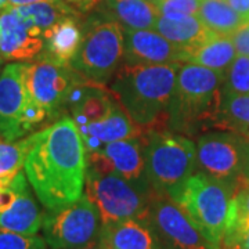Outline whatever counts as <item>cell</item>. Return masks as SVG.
Wrapping results in <instances>:
<instances>
[{"mask_svg":"<svg viewBox=\"0 0 249 249\" xmlns=\"http://www.w3.org/2000/svg\"><path fill=\"white\" fill-rule=\"evenodd\" d=\"M28 180L49 211L78 201L86 180V148L71 118L29 136L25 158Z\"/></svg>","mask_w":249,"mask_h":249,"instance_id":"6da1fadb","label":"cell"},{"mask_svg":"<svg viewBox=\"0 0 249 249\" xmlns=\"http://www.w3.org/2000/svg\"><path fill=\"white\" fill-rule=\"evenodd\" d=\"M178 65H127L115 73L111 91L116 103L145 134L169 129V107Z\"/></svg>","mask_w":249,"mask_h":249,"instance_id":"7a4b0ae2","label":"cell"},{"mask_svg":"<svg viewBox=\"0 0 249 249\" xmlns=\"http://www.w3.org/2000/svg\"><path fill=\"white\" fill-rule=\"evenodd\" d=\"M224 78L204 65L181 62L170 101L169 129L184 134L213 129L222 108Z\"/></svg>","mask_w":249,"mask_h":249,"instance_id":"3957f363","label":"cell"},{"mask_svg":"<svg viewBox=\"0 0 249 249\" xmlns=\"http://www.w3.org/2000/svg\"><path fill=\"white\" fill-rule=\"evenodd\" d=\"M145 178L151 190L176 201L194 175L196 166V144L184 136L168 130L144 136Z\"/></svg>","mask_w":249,"mask_h":249,"instance_id":"277c9868","label":"cell"},{"mask_svg":"<svg viewBox=\"0 0 249 249\" xmlns=\"http://www.w3.org/2000/svg\"><path fill=\"white\" fill-rule=\"evenodd\" d=\"M235 187L198 172L187 180L176 198L204 234L212 249H220L232 219Z\"/></svg>","mask_w":249,"mask_h":249,"instance_id":"5b68a950","label":"cell"},{"mask_svg":"<svg viewBox=\"0 0 249 249\" xmlns=\"http://www.w3.org/2000/svg\"><path fill=\"white\" fill-rule=\"evenodd\" d=\"M86 196L97 208L103 224L147 222L155 193L147 180L133 181L112 172L86 170Z\"/></svg>","mask_w":249,"mask_h":249,"instance_id":"8992f818","label":"cell"},{"mask_svg":"<svg viewBox=\"0 0 249 249\" xmlns=\"http://www.w3.org/2000/svg\"><path fill=\"white\" fill-rule=\"evenodd\" d=\"M124 46V28L118 21H94L86 27L71 67L86 79L106 83L121 68Z\"/></svg>","mask_w":249,"mask_h":249,"instance_id":"52a82bcc","label":"cell"},{"mask_svg":"<svg viewBox=\"0 0 249 249\" xmlns=\"http://www.w3.org/2000/svg\"><path fill=\"white\" fill-rule=\"evenodd\" d=\"M196 166L201 173L231 184L235 190L249 181L245 172L249 142L230 132H213L199 137L196 145Z\"/></svg>","mask_w":249,"mask_h":249,"instance_id":"ba28073f","label":"cell"},{"mask_svg":"<svg viewBox=\"0 0 249 249\" xmlns=\"http://www.w3.org/2000/svg\"><path fill=\"white\" fill-rule=\"evenodd\" d=\"M97 208L86 196L43 217L46 242L52 249H73L98 240L101 226Z\"/></svg>","mask_w":249,"mask_h":249,"instance_id":"9c48e42d","label":"cell"},{"mask_svg":"<svg viewBox=\"0 0 249 249\" xmlns=\"http://www.w3.org/2000/svg\"><path fill=\"white\" fill-rule=\"evenodd\" d=\"M147 223L165 249H212L187 212L170 198L155 194Z\"/></svg>","mask_w":249,"mask_h":249,"instance_id":"30bf717a","label":"cell"},{"mask_svg":"<svg viewBox=\"0 0 249 249\" xmlns=\"http://www.w3.org/2000/svg\"><path fill=\"white\" fill-rule=\"evenodd\" d=\"M79 78L80 75L71 65L54 61L46 54L27 65L25 70L29 96L45 108L49 115H54L60 108L65 107L67 97Z\"/></svg>","mask_w":249,"mask_h":249,"instance_id":"8fae6325","label":"cell"},{"mask_svg":"<svg viewBox=\"0 0 249 249\" xmlns=\"http://www.w3.org/2000/svg\"><path fill=\"white\" fill-rule=\"evenodd\" d=\"M27 64H10L0 75V136L14 142L24 136L21 114L29 100L25 85Z\"/></svg>","mask_w":249,"mask_h":249,"instance_id":"7c38bea8","label":"cell"},{"mask_svg":"<svg viewBox=\"0 0 249 249\" xmlns=\"http://www.w3.org/2000/svg\"><path fill=\"white\" fill-rule=\"evenodd\" d=\"M89 169L112 172L133 181L145 178L144 137L107 142L101 150L89 152Z\"/></svg>","mask_w":249,"mask_h":249,"instance_id":"4fadbf2b","label":"cell"},{"mask_svg":"<svg viewBox=\"0 0 249 249\" xmlns=\"http://www.w3.org/2000/svg\"><path fill=\"white\" fill-rule=\"evenodd\" d=\"M124 58L127 65H180L186 62V52L157 31L124 29Z\"/></svg>","mask_w":249,"mask_h":249,"instance_id":"5bb4252c","label":"cell"},{"mask_svg":"<svg viewBox=\"0 0 249 249\" xmlns=\"http://www.w3.org/2000/svg\"><path fill=\"white\" fill-rule=\"evenodd\" d=\"M43 34L7 7L0 14V55L6 60L29 61L43 50Z\"/></svg>","mask_w":249,"mask_h":249,"instance_id":"9a60e30c","label":"cell"},{"mask_svg":"<svg viewBox=\"0 0 249 249\" xmlns=\"http://www.w3.org/2000/svg\"><path fill=\"white\" fill-rule=\"evenodd\" d=\"M98 238L106 249H162L151 226L134 219L103 224Z\"/></svg>","mask_w":249,"mask_h":249,"instance_id":"2e32d148","label":"cell"},{"mask_svg":"<svg viewBox=\"0 0 249 249\" xmlns=\"http://www.w3.org/2000/svg\"><path fill=\"white\" fill-rule=\"evenodd\" d=\"M154 29L184 52L204 45L216 36L196 16H186L175 19L160 16Z\"/></svg>","mask_w":249,"mask_h":249,"instance_id":"e0dca14e","label":"cell"},{"mask_svg":"<svg viewBox=\"0 0 249 249\" xmlns=\"http://www.w3.org/2000/svg\"><path fill=\"white\" fill-rule=\"evenodd\" d=\"M78 129L82 139L94 137L106 144L127 139H140L145 136L142 127L134 124L119 104L106 119L79 126Z\"/></svg>","mask_w":249,"mask_h":249,"instance_id":"ac0fdd59","label":"cell"},{"mask_svg":"<svg viewBox=\"0 0 249 249\" xmlns=\"http://www.w3.org/2000/svg\"><path fill=\"white\" fill-rule=\"evenodd\" d=\"M45 214L32 198L29 190H22L16 201L3 212H0V227L10 231L34 235L43 226Z\"/></svg>","mask_w":249,"mask_h":249,"instance_id":"d6986e66","label":"cell"},{"mask_svg":"<svg viewBox=\"0 0 249 249\" xmlns=\"http://www.w3.org/2000/svg\"><path fill=\"white\" fill-rule=\"evenodd\" d=\"M82 32L72 16L62 18L50 31H47L43 39L46 40V55L54 61L71 65L82 43Z\"/></svg>","mask_w":249,"mask_h":249,"instance_id":"ffe728a7","label":"cell"},{"mask_svg":"<svg viewBox=\"0 0 249 249\" xmlns=\"http://www.w3.org/2000/svg\"><path fill=\"white\" fill-rule=\"evenodd\" d=\"M118 106L111 89L106 88L104 83L89 80L88 89L79 104L72 109L76 126L98 122L106 119L114 108Z\"/></svg>","mask_w":249,"mask_h":249,"instance_id":"44dd1931","label":"cell"},{"mask_svg":"<svg viewBox=\"0 0 249 249\" xmlns=\"http://www.w3.org/2000/svg\"><path fill=\"white\" fill-rule=\"evenodd\" d=\"M235 57L237 50L231 37L222 35H216L209 42L186 52V61L204 65L224 75Z\"/></svg>","mask_w":249,"mask_h":249,"instance_id":"7402d4cb","label":"cell"},{"mask_svg":"<svg viewBox=\"0 0 249 249\" xmlns=\"http://www.w3.org/2000/svg\"><path fill=\"white\" fill-rule=\"evenodd\" d=\"M124 29H151L160 17L157 0H118L109 6Z\"/></svg>","mask_w":249,"mask_h":249,"instance_id":"603a6c76","label":"cell"},{"mask_svg":"<svg viewBox=\"0 0 249 249\" xmlns=\"http://www.w3.org/2000/svg\"><path fill=\"white\" fill-rule=\"evenodd\" d=\"M213 129L230 132L249 142V94L223 93L222 108Z\"/></svg>","mask_w":249,"mask_h":249,"instance_id":"cb8c5ba5","label":"cell"},{"mask_svg":"<svg viewBox=\"0 0 249 249\" xmlns=\"http://www.w3.org/2000/svg\"><path fill=\"white\" fill-rule=\"evenodd\" d=\"M196 16L212 32L222 36H231L247 24L227 0H202Z\"/></svg>","mask_w":249,"mask_h":249,"instance_id":"d4e9b609","label":"cell"},{"mask_svg":"<svg viewBox=\"0 0 249 249\" xmlns=\"http://www.w3.org/2000/svg\"><path fill=\"white\" fill-rule=\"evenodd\" d=\"M27 24L37 28L43 35L61 21L62 18L73 16V10L62 0L40 1L21 7H11Z\"/></svg>","mask_w":249,"mask_h":249,"instance_id":"484cf974","label":"cell"},{"mask_svg":"<svg viewBox=\"0 0 249 249\" xmlns=\"http://www.w3.org/2000/svg\"><path fill=\"white\" fill-rule=\"evenodd\" d=\"M29 137L19 142H6L0 136V176L14 178L21 168L25 165Z\"/></svg>","mask_w":249,"mask_h":249,"instance_id":"4316f807","label":"cell"},{"mask_svg":"<svg viewBox=\"0 0 249 249\" xmlns=\"http://www.w3.org/2000/svg\"><path fill=\"white\" fill-rule=\"evenodd\" d=\"M224 93L249 94V57L237 54L226 72Z\"/></svg>","mask_w":249,"mask_h":249,"instance_id":"83f0119b","label":"cell"},{"mask_svg":"<svg viewBox=\"0 0 249 249\" xmlns=\"http://www.w3.org/2000/svg\"><path fill=\"white\" fill-rule=\"evenodd\" d=\"M46 244L36 234L25 235L0 227V249H46Z\"/></svg>","mask_w":249,"mask_h":249,"instance_id":"f1b7e54d","label":"cell"},{"mask_svg":"<svg viewBox=\"0 0 249 249\" xmlns=\"http://www.w3.org/2000/svg\"><path fill=\"white\" fill-rule=\"evenodd\" d=\"M202 0H157L160 14L166 18L196 16Z\"/></svg>","mask_w":249,"mask_h":249,"instance_id":"f546056e","label":"cell"},{"mask_svg":"<svg viewBox=\"0 0 249 249\" xmlns=\"http://www.w3.org/2000/svg\"><path fill=\"white\" fill-rule=\"evenodd\" d=\"M231 224L249 226V181L244 183L235 190L232 202Z\"/></svg>","mask_w":249,"mask_h":249,"instance_id":"4dcf8cb0","label":"cell"},{"mask_svg":"<svg viewBox=\"0 0 249 249\" xmlns=\"http://www.w3.org/2000/svg\"><path fill=\"white\" fill-rule=\"evenodd\" d=\"M49 115L47 111L42 107L40 104H37L32 97H29L27 106L24 108L22 114H21V129L24 134L31 132L36 124L45 121L46 116Z\"/></svg>","mask_w":249,"mask_h":249,"instance_id":"1f68e13d","label":"cell"},{"mask_svg":"<svg viewBox=\"0 0 249 249\" xmlns=\"http://www.w3.org/2000/svg\"><path fill=\"white\" fill-rule=\"evenodd\" d=\"M220 249H249V226L231 224L224 234Z\"/></svg>","mask_w":249,"mask_h":249,"instance_id":"d6a6232c","label":"cell"},{"mask_svg":"<svg viewBox=\"0 0 249 249\" xmlns=\"http://www.w3.org/2000/svg\"><path fill=\"white\" fill-rule=\"evenodd\" d=\"M230 37H231L232 43L235 46L237 54L249 57V22L244 24Z\"/></svg>","mask_w":249,"mask_h":249,"instance_id":"836d02e7","label":"cell"},{"mask_svg":"<svg viewBox=\"0 0 249 249\" xmlns=\"http://www.w3.org/2000/svg\"><path fill=\"white\" fill-rule=\"evenodd\" d=\"M62 1H65L70 7L79 10L82 13H88L96 9L101 0H62Z\"/></svg>","mask_w":249,"mask_h":249,"instance_id":"e575fe53","label":"cell"},{"mask_svg":"<svg viewBox=\"0 0 249 249\" xmlns=\"http://www.w3.org/2000/svg\"><path fill=\"white\" fill-rule=\"evenodd\" d=\"M227 3L244 18L245 22H249V0H227Z\"/></svg>","mask_w":249,"mask_h":249,"instance_id":"d590c367","label":"cell"},{"mask_svg":"<svg viewBox=\"0 0 249 249\" xmlns=\"http://www.w3.org/2000/svg\"><path fill=\"white\" fill-rule=\"evenodd\" d=\"M40 1H55V0H9V7H21V6L40 3Z\"/></svg>","mask_w":249,"mask_h":249,"instance_id":"8d00e7d4","label":"cell"},{"mask_svg":"<svg viewBox=\"0 0 249 249\" xmlns=\"http://www.w3.org/2000/svg\"><path fill=\"white\" fill-rule=\"evenodd\" d=\"M73 249H106L104 248V245L101 244V241L100 238L96 241H93V242H90L88 245H83V247H79V248H73Z\"/></svg>","mask_w":249,"mask_h":249,"instance_id":"74e56055","label":"cell"},{"mask_svg":"<svg viewBox=\"0 0 249 249\" xmlns=\"http://www.w3.org/2000/svg\"><path fill=\"white\" fill-rule=\"evenodd\" d=\"M11 178H1V176H0V188H3L4 186H7L10 181H11Z\"/></svg>","mask_w":249,"mask_h":249,"instance_id":"f35d334b","label":"cell"},{"mask_svg":"<svg viewBox=\"0 0 249 249\" xmlns=\"http://www.w3.org/2000/svg\"><path fill=\"white\" fill-rule=\"evenodd\" d=\"M9 7V0H0V10H6Z\"/></svg>","mask_w":249,"mask_h":249,"instance_id":"ab89813d","label":"cell"},{"mask_svg":"<svg viewBox=\"0 0 249 249\" xmlns=\"http://www.w3.org/2000/svg\"><path fill=\"white\" fill-rule=\"evenodd\" d=\"M245 176L249 180V158H248V165H247V172H245Z\"/></svg>","mask_w":249,"mask_h":249,"instance_id":"60d3db41","label":"cell"},{"mask_svg":"<svg viewBox=\"0 0 249 249\" xmlns=\"http://www.w3.org/2000/svg\"><path fill=\"white\" fill-rule=\"evenodd\" d=\"M115 1H118V0H107L108 6H111V4H112V3H115Z\"/></svg>","mask_w":249,"mask_h":249,"instance_id":"b9f144b4","label":"cell"},{"mask_svg":"<svg viewBox=\"0 0 249 249\" xmlns=\"http://www.w3.org/2000/svg\"><path fill=\"white\" fill-rule=\"evenodd\" d=\"M0 65H1V57H0Z\"/></svg>","mask_w":249,"mask_h":249,"instance_id":"7bdbcfd3","label":"cell"},{"mask_svg":"<svg viewBox=\"0 0 249 249\" xmlns=\"http://www.w3.org/2000/svg\"><path fill=\"white\" fill-rule=\"evenodd\" d=\"M162 249H165V248H162Z\"/></svg>","mask_w":249,"mask_h":249,"instance_id":"ee69618b","label":"cell"}]
</instances>
